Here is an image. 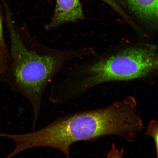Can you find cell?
I'll return each instance as SVG.
<instances>
[{"mask_svg":"<svg viewBox=\"0 0 158 158\" xmlns=\"http://www.w3.org/2000/svg\"><path fill=\"white\" fill-rule=\"evenodd\" d=\"M7 26L10 42V58L1 79L31 104L34 129L43 95L53 79L71 61L95 52L91 48L62 50L47 47L31 35L26 23L21 26L16 25L9 12Z\"/></svg>","mask_w":158,"mask_h":158,"instance_id":"6da1fadb","label":"cell"},{"mask_svg":"<svg viewBox=\"0 0 158 158\" xmlns=\"http://www.w3.org/2000/svg\"><path fill=\"white\" fill-rule=\"evenodd\" d=\"M77 64L51 87L49 98L60 104L77 98L98 85L143 79L157 73L155 44L126 43Z\"/></svg>","mask_w":158,"mask_h":158,"instance_id":"7a4b0ae2","label":"cell"},{"mask_svg":"<svg viewBox=\"0 0 158 158\" xmlns=\"http://www.w3.org/2000/svg\"><path fill=\"white\" fill-rule=\"evenodd\" d=\"M115 1L134 21L135 19L150 30L157 31L158 0Z\"/></svg>","mask_w":158,"mask_h":158,"instance_id":"3957f363","label":"cell"},{"mask_svg":"<svg viewBox=\"0 0 158 158\" xmlns=\"http://www.w3.org/2000/svg\"><path fill=\"white\" fill-rule=\"evenodd\" d=\"M85 18L80 0H56L54 15L45 29L54 30L65 23L76 22Z\"/></svg>","mask_w":158,"mask_h":158,"instance_id":"277c9868","label":"cell"},{"mask_svg":"<svg viewBox=\"0 0 158 158\" xmlns=\"http://www.w3.org/2000/svg\"><path fill=\"white\" fill-rule=\"evenodd\" d=\"M10 58L9 50L4 35L2 21L0 16V75L6 70Z\"/></svg>","mask_w":158,"mask_h":158,"instance_id":"5b68a950","label":"cell"},{"mask_svg":"<svg viewBox=\"0 0 158 158\" xmlns=\"http://www.w3.org/2000/svg\"><path fill=\"white\" fill-rule=\"evenodd\" d=\"M158 123L157 120H152L150 122L147 131V135L152 138L155 144L156 153L157 154V158L158 155Z\"/></svg>","mask_w":158,"mask_h":158,"instance_id":"8992f818","label":"cell"},{"mask_svg":"<svg viewBox=\"0 0 158 158\" xmlns=\"http://www.w3.org/2000/svg\"><path fill=\"white\" fill-rule=\"evenodd\" d=\"M106 3L122 17L128 24L132 22L131 18L120 7L115 0H102Z\"/></svg>","mask_w":158,"mask_h":158,"instance_id":"52a82bcc","label":"cell"},{"mask_svg":"<svg viewBox=\"0 0 158 158\" xmlns=\"http://www.w3.org/2000/svg\"><path fill=\"white\" fill-rule=\"evenodd\" d=\"M124 149L120 150L116 147L114 143L112 144L111 149L108 154L107 158H123Z\"/></svg>","mask_w":158,"mask_h":158,"instance_id":"ba28073f","label":"cell"}]
</instances>
